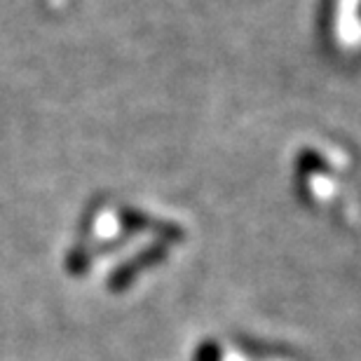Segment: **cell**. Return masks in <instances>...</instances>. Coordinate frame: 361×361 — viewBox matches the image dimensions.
Wrapping results in <instances>:
<instances>
[{"label": "cell", "mask_w": 361, "mask_h": 361, "mask_svg": "<svg viewBox=\"0 0 361 361\" xmlns=\"http://www.w3.org/2000/svg\"><path fill=\"white\" fill-rule=\"evenodd\" d=\"M92 263V254L85 247H75L71 249V254L66 258V270L68 274H73V277H82L85 272H87Z\"/></svg>", "instance_id": "7a4b0ae2"}, {"label": "cell", "mask_w": 361, "mask_h": 361, "mask_svg": "<svg viewBox=\"0 0 361 361\" xmlns=\"http://www.w3.org/2000/svg\"><path fill=\"white\" fill-rule=\"evenodd\" d=\"M157 258H160V249L153 247V249H146L136 258H132V261L122 263L120 268L108 277V288H111V291H125V288L134 281L136 274H139L143 268H148V265H153Z\"/></svg>", "instance_id": "6da1fadb"}]
</instances>
